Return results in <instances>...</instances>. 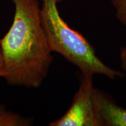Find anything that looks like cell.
<instances>
[{
	"label": "cell",
	"instance_id": "obj_1",
	"mask_svg": "<svg viewBox=\"0 0 126 126\" xmlns=\"http://www.w3.org/2000/svg\"><path fill=\"white\" fill-rule=\"evenodd\" d=\"M15 10L10 29L0 39L10 85L39 88L48 75L53 57L42 25L39 0H12Z\"/></svg>",
	"mask_w": 126,
	"mask_h": 126
},
{
	"label": "cell",
	"instance_id": "obj_2",
	"mask_svg": "<svg viewBox=\"0 0 126 126\" xmlns=\"http://www.w3.org/2000/svg\"><path fill=\"white\" fill-rule=\"evenodd\" d=\"M41 1V21L52 52L59 53L76 66L83 76L99 74L110 79L124 77L121 71L106 65L89 41L63 19L57 7L63 0Z\"/></svg>",
	"mask_w": 126,
	"mask_h": 126
},
{
	"label": "cell",
	"instance_id": "obj_3",
	"mask_svg": "<svg viewBox=\"0 0 126 126\" xmlns=\"http://www.w3.org/2000/svg\"><path fill=\"white\" fill-rule=\"evenodd\" d=\"M93 77L83 76L78 90L67 112L50 126H103L97 109Z\"/></svg>",
	"mask_w": 126,
	"mask_h": 126
},
{
	"label": "cell",
	"instance_id": "obj_4",
	"mask_svg": "<svg viewBox=\"0 0 126 126\" xmlns=\"http://www.w3.org/2000/svg\"><path fill=\"white\" fill-rule=\"evenodd\" d=\"M94 97L103 126H126V109L96 89Z\"/></svg>",
	"mask_w": 126,
	"mask_h": 126
},
{
	"label": "cell",
	"instance_id": "obj_5",
	"mask_svg": "<svg viewBox=\"0 0 126 126\" xmlns=\"http://www.w3.org/2000/svg\"><path fill=\"white\" fill-rule=\"evenodd\" d=\"M32 124V119L7 111L4 105H0V126H29Z\"/></svg>",
	"mask_w": 126,
	"mask_h": 126
},
{
	"label": "cell",
	"instance_id": "obj_6",
	"mask_svg": "<svg viewBox=\"0 0 126 126\" xmlns=\"http://www.w3.org/2000/svg\"><path fill=\"white\" fill-rule=\"evenodd\" d=\"M118 20L126 26V0H111Z\"/></svg>",
	"mask_w": 126,
	"mask_h": 126
},
{
	"label": "cell",
	"instance_id": "obj_7",
	"mask_svg": "<svg viewBox=\"0 0 126 126\" xmlns=\"http://www.w3.org/2000/svg\"><path fill=\"white\" fill-rule=\"evenodd\" d=\"M120 60L122 69L126 71V46L122 47L120 49Z\"/></svg>",
	"mask_w": 126,
	"mask_h": 126
},
{
	"label": "cell",
	"instance_id": "obj_8",
	"mask_svg": "<svg viewBox=\"0 0 126 126\" xmlns=\"http://www.w3.org/2000/svg\"><path fill=\"white\" fill-rule=\"evenodd\" d=\"M6 73L5 71V64L4 58H3L2 52L1 50V46H0V77L4 78L5 76Z\"/></svg>",
	"mask_w": 126,
	"mask_h": 126
}]
</instances>
